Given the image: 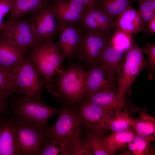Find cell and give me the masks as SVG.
<instances>
[{
  "instance_id": "obj_36",
  "label": "cell",
  "mask_w": 155,
  "mask_h": 155,
  "mask_svg": "<svg viewBox=\"0 0 155 155\" xmlns=\"http://www.w3.org/2000/svg\"><path fill=\"white\" fill-rule=\"evenodd\" d=\"M63 1H69L77 2L83 5L88 8H91L94 7L97 0H60Z\"/></svg>"
},
{
  "instance_id": "obj_20",
  "label": "cell",
  "mask_w": 155,
  "mask_h": 155,
  "mask_svg": "<svg viewBox=\"0 0 155 155\" xmlns=\"http://www.w3.org/2000/svg\"><path fill=\"white\" fill-rule=\"evenodd\" d=\"M25 57V51L13 43L0 41V65L13 70Z\"/></svg>"
},
{
  "instance_id": "obj_3",
  "label": "cell",
  "mask_w": 155,
  "mask_h": 155,
  "mask_svg": "<svg viewBox=\"0 0 155 155\" xmlns=\"http://www.w3.org/2000/svg\"><path fill=\"white\" fill-rule=\"evenodd\" d=\"M61 106L56 122L45 128L46 136L72 147L75 142L84 137L85 129L74 106Z\"/></svg>"
},
{
  "instance_id": "obj_30",
  "label": "cell",
  "mask_w": 155,
  "mask_h": 155,
  "mask_svg": "<svg viewBox=\"0 0 155 155\" xmlns=\"http://www.w3.org/2000/svg\"><path fill=\"white\" fill-rule=\"evenodd\" d=\"M139 5L138 11L144 26H146L155 17V0H136Z\"/></svg>"
},
{
  "instance_id": "obj_23",
  "label": "cell",
  "mask_w": 155,
  "mask_h": 155,
  "mask_svg": "<svg viewBox=\"0 0 155 155\" xmlns=\"http://www.w3.org/2000/svg\"><path fill=\"white\" fill-rule=\"evenodd\" d=\"M136 133L131 126L124 131L117 133L112 132L104 138L103 142L111 155L121 148L127 147V144L133 142Z\"/></svg>"
},
{
  "instance_id": "obj_15",
  "label": "cell",
  "mask_w": 155,
  "mask_h": 155,
  "mask_svg": "<svg viewBox=\"0 0 155 155\" xmlns=\"http://www.w3.org/2000/svg\"><path fill=\"white\" fill-rule=\"evenodd\" d=\"M53 9L58 24L78 23L88 8L77 2L53 0Z\"/></svg>"
},
{
  "instance_id": "obj_21",
  "label": "cell",
  "mask_w": 155,
  "mask_h": 155,
  "mask_svg": "<svg viewBox=\"0 0 155 155\" xmlns=\"http://www.w3.org/2000/svg\"><path fill=\"white\" fill-rule=\"evenodd\" d=\"M106 129H85L84 142L91 151L93 155H110V152L104 144L103 140L108 134Z\"/></svg>"
},
{
  "instance_id": "obj_2",
  "label": "cell",
  "mask_w": 155,
  "mask_h": 155,
  "mask_svg": "<svg viewBox=\"0 0 155 155\" xmlns=\"http://www.w3.org/2000/svg\"><path fill=\"white\" fill-rule=\"evenodd\" d=\"M9 101L13 108L11 116L16 124L45 128L49 119L61 111L26 95H18Z\"/></svg>"
},
{
  "instance_id": "obj_27",
  "label": "cell",
  "mask_w": 155,
  "mask_h": 155,
  "mask_svg": "<svg viewBox=\"0 0 155 155\" xmlns=\"http://www.w3.org/2000/svg\"><path fill=\"white\" fill-rule=\"evenodd\" d=\"M131 0H97L94 7L114 20L131 5Z\"/></svg>"
},
{
  "instance_id": "obj_5",
  "label": "cell",
  "mask_w": 155,
  "mask_h": 155,
  "mask_svg": "<svg viewBox=\"0 0 155 155\" xmlns=\"http://www.w3.org/2000/svg\"><path fill=\"white\" fill-rule=\"evenodd\" d=\"M18 87L23 94L40 101L45 102L42 95L44 85L42 77L34 63L25 57L13 69Z\"/></svg>"
},
{
  "instance_id": "obj_34",
  "label": "cell",
  "mask_w": 155,
  "mask_h": 155,
  "mask_svg": "<svg viewBox=\"0 0 155 155\" xmlns=\"http://www.w3.org/2000/svg\"><path fill=\"white\" fill-rule=\"evenodd\" d=\"M9 98L0 93V119L12 113Z\"/></svg>"
},
{
  "instance_id": "obj_8",
  "label": "cell",
  "mask_w": 155,
  "mask_h": 155,
  "mask_svg": "<svg viewBox=\"0 0 155 155\" xmlns=\"http://www.w3.org/2000/svg\"><path fill=\"white\" fill-rule=\"evenodd\" d=\"M108 37L83 33L74 52L73 60L79 61L88 69L98 64Z\"/></svg>"
},
{
  "instance_id": "obj_10",
  "label": "cell",
  "mask_w": 155,
  "mask_h": 155,
  "mask_svg": "<svg viewBox=\"0 0 155 155\" xmlns=\"http://www.w3.org/2000/svg\"><path fill=\"white\" fill-rule=\"evenodd\" d=\"M79 24L88 34L109 36L117 29L113 20L95 7L88 9Z\"/></svg>"
},
{
  "instance_id": "obj_37",
  "label": "cell",
  "mask_w": 155,
  "mask_h": 155,
  "mask_svg": "<svg viewBox=\"0 0 155 155\" xmlns=\"http://www.w3.org/2000/svg\"><path fill=\"white\" fill-rule=\"evenodd\" d=\"M142 30L150 33H155V17L150 21L146 26L143 28Z\"/></svg>"
},
{
  "instance_id": "obj_32",
  "label": "cell",
  "mask_w": 155,
  "mask_h": 155,
  "mask_svg": "<svg viewBox=\"0 0 155 155\" xmlns=\"http://www.w3.org/2000/svg\"><path fill=\"white\" fill-rule=\"evenodd\" d=\"M141 49L143 53L146 54L148 57V61L146 65L150 71L154 73L155 69V43L151 44L148 43Z\"/></svg>"
},
{
  "instance_id": "obj_11",
  "label": "cell",
  "mask_w": 155,
  "mask_h": 155,
  "mask_svg": "<svg viewBox=\"0 0 155 155\" xmlns=\"http://www.w3.org/2000/svg\"><path fill=\"white\" fill-rule=\"evenodd\" d=\"M16 124L20 155H40L42 145L46 138L45 128Z\"/></svg>"
},
{
  "instance_id": "obj_19",
  "label": "cell",
  "mask_w": 155,
  "mask_h": 155,
  "mask_svg": "<svg viewBox=\"0 0 155 155\" xmlns=\"http://www.w3.org/2000/svg\"><path fill=\"white\" fill-rule=\"evenodd\" d=\"M51 0H12L6 23H11L22 18L26 14H33Z\"/></svg>"
},
{
  "instance_id": "obj_17",
  "label": "cell",
  "mask_w": 155,
  "mask_h": 155,
  "mask_svg": "<svg viewBox=\"0 0 155 155\" xmlns=\"http://www.w3.org/2000/svg\"><path fill=\"white\" fill-rule=\"evenodd\" d=\"M83 99L94 105L113 112L122 110L125 104L124 97L117 92L110 90L98 91Z\"/></svg>"
},
{
  "instance_id": "obj_31",
  "label": "cell",
  "mask_w": 155,
  "mask_h": 155,
  "mask_svg": "<svg viewBox=\"0 0 155 155\" xmlns=\"http://www.w3.org/2000/svg\"><path fill=\"white\" fill-rule=\"evenodd\" d=\"M155 138L144 136L136 133L133 142L138 149L140 155L150 154V152L151 142L155 141Z\"/></svg>"
},
{
  "instance_id": "obj_28",
  "label": "cell",
  "mask_w": 155,
  "mask_h": 155,
  "mask_svg": "<svg viewBox=\"0 0 155 155\" xmlns=\"http://www.w3.org/2000/svg\"><path fill=\"white\" fill-rule=\"evenodd\" d=\"M46 139L40 152V155H72V147L52 139Z\"/></svg>"
},
{
  "instance_id": "obj_24",
  "label": "cell",
  "mask_w": 155,
  "mask_h": 155,
  "mask_svg": "<svg viewBox=\"0 0 155 155\" xmlns=\"http://www.w3.org/2000/svg\"><path fill=\"white\" fill-rule=\"evenodd\" d=\"M131 126L137 133L155 138V119L149 115L145 109L142 110L137 119H132Z\"/></svg>"
},
{
  "instance_id": "obj_25",
  "label": "cell",
  "mask_w": 155,
  "mask_h": 155,
  "mask_svg": "<svg viewBox=\"0 0 155 155\" xmlns=\"http://www.w3.org/2000/svg\"><path fill=\"white\" fill-rule=\"evenodd\" d=\"M0 93L9 98L13 94H23L16 83L12 69L0 65Z\"/></svg>"
},
{
  "instance_id": "obj_22",
  "label": "cell",
  "mask_w": 155,
  "mask_h": 155,
  "mask_svg": "<svg viewBox=\"0 0 155 155\" xmlns=\"http://www.w3.org/2000/svg\"><path fill=\"white\" fill-rule=\"evenodd\" d=\"M126 52L121 47L107 43L102 54L98 64L116 73Z\"/></svg>"
},
{
  "instance_id": "obj_18",
  "label": "cell",
  "mask_w": 155,
  "mask_h": 155,
  "mask_svg": "<svg viewBox=\"0 0 155 155\" xmlns=\"http://www.w3.org/2000/svg\"><path fill=\"white\" fill-rule=\"evenodd\" d=\"M117 29L131 34L142 30L144 26L138 11L129 6L115 21Z\"/></svg>"
},
{
  "instance_id": "obj_7",
  "label": "cell",
  "mask_w": 155,
  "mask_h": 155,
  "mask_svg": "<svg viewBox=\"0 0 155 155\" xmlns=\"http://www.w3.org/2000/svg\"><path fill=\"white\" fill-rule=\"evenodd\" d=\"M50 1L29 17L33 27L36 45L53 41L59 33V26Z\"/></svg>"
},
{
  "instance_id": "obj_12",
  "label": "cell",
  "mask_w": 155,
  "mask_h": 155,
  "mask_svg": "<svg viewBox=\"0 0 155 155\" xmlns=\"http://www.w3.org/2000/svg\"><path fill=\"white\" fill-rule=\"evenodd\" d=\"M74 106L85 129H107V119L113 111L94 105L84 99Z\"/></svg>"
},
{
  "instance_id": "obj_33",
  "label": "cell",
  "mask_w": 155,
  "mask_h": 155,
  "mask_svg": "<svg viewBox=\"0 0 155 155\" xmlns=\"http://www.w3.org/2000/svg\"><path fill=\"white\" fill-rule=\"evenodd\" d=\"M72 155H93L92 153L83 139L75 142L72 146Z\"/></svg>"
},
{
  "instance_id": "obj_26",
  "label": "cell",
  "mask_w": 155,
  "mask_h": 155,
  "mask_svg": "<svg viewBox=\"0 0 155 155\" xmlns=\"http://www.w3.org/2000/svg\"><path fill=\"white\" fill-rule=\"evenodd\" d=\"M132 118L126 111L113 112L108 116L106 122L107 129L117 133L123 132L131 126Z\"/></svg>"
},
{
  "instance_id": "obj_13",
  "label": "cell",
  "mask_w": 155,
  "mask_h": 155,
  "mask_svg": "<svg viewBox=\"0 0 155 155\" xmlns=\"http://www.w3.org/2000/svg\"><path fill=\"white\" fill-rule=\"evenodd\" d=\"M60 39L56 43L64 60L73 61L75 51L83 32L78 23L58 24Z\"/></svg>"
},
{
  "instance_id": "obj_29",
  "label": "cell",
  "mask_w": 155,
  "mask_h": 155,
  "mask_svg": "<svg viewBox=\"0 0 155 155\" xmlns=\"http://www.w3.org/2000/svg\"><path fill=\"white\" fill-rule=\"evenodd\" d=\"M132 35L117 29L109 36L107 43L115 46H119L126 52L134 42Z\"/></svg>"
},
{
  "instance_id": "obj_38",
  "label": "cell",
  "mask_w": 155,
  "mask_h": 155,
  "mask_svg": "<svg viewBox=\"0 0 155 155\" xmlns=\"http://www.w3.org/2000/svg\"><path fill=\"white\" fill-rule=\"evenodd\" d=\"M3 17L0 16V31L3 29L5 25V23L3 22Z\"/></svg>"
},
{
  "instance_id": "obj_6",
  "label": "cell",
  "mask_w": 155,
  "mask_h": 155,
  "mask_svg": "<svg viewBox=\"0 0 155 155\" xmlns=\"http://www.w3.org/2000/svg\"><path fill=\"white\" fill-rule=\"evenodd\" d=\"M144 54L135 42L125 52L117 72V92L122 97L146 65Z\"/></svg>"
},
{
  "instance_id": "obj_9",
  "label": "cell",
  "mask_w": 155,
  "mask_h": 155,
  "mask_svg": "<svg viewBox=\"0 0 155 155\" xmlns=\"http://www.w3.org/2000/svg\"><path fill=\"white\" fill-rule=\"evenodd\" d=\"M10 42L25 51L36 45L33 26L29 17L10 23H5L0 31V41Z\"/></svg>"
},
{
  "instance_id": "obj_35",
  "label": "cell",
  "mask_w": 155,
  "mask_h": 155,
  "mask_svg": "<svg viewBox=\"0 0 155 155\" xmlns=\"http://www.w3.org/2000/svg\"><path fill=\"white\" fill-rule=\"evenodd\" d=\"M12 0H0V16L4 17L11 9Z\"/></svg>"
},
{
  "instance_id": "obj_4",
  "label": "cell",
  "mask_w": 155,
  "mask_h": 155,
  "mask_svg": "<svg viewBox=\"0 0 155 155\" xmlns=\"http://www.w3.org/2000/svg\"><path fill=\"white\" fill-rule=\"evenodd\" d=\"M27 57L31 59L41 75L45 88L63 70L64 58L53 41L41 45H35L30 49Z\"/></svg>"
},
{
  "instance_id": "obj_1",
  "label": "cell",
  "mask_w": 155,
  "mask_h": 155,
  "mask_svg": "<svg viewBox=\"0 0 155 155\" xmlns=\"http://www.w3.org/2000/svg\"><path fill=\"white\" fill-rule=\"evenodd\" d=\"M68 64L46 89L61 106H74L85 96L88 71L81 64L73 61Z\"/></svg>"
},
{
  "instance_id": "obj_16",
  "label": "cell",
  "mask_w": 155,
  "mask_h": 155,
  "mask_svg": "<svg viewBox=\"0 0 155 155\" xmlns=\"http://www.w3.org/2000/svg\"><path fill=\"white\" fill-rule=\"evenodd\" d=\"M0 155H20L16 125L9 115L0 119Z\"/></svg>"
},
{
  "instance_id": "obj_14",
  "label": "cell",
  "mask_w": 155,
  "mask_h": 155,
  "mask_svg": "<svg viewBox=\"0 0 155 155\" xmlns=\"http://www.w3.org/2000/svg\"><path fill=\"white\" fill-rule=\"evenodd\" d=\"M88 69L86 91L84 97L100 90H110L116 91L117 89L116 73L99 64L93 65Z\"/></svg>"
}]
</instances>
